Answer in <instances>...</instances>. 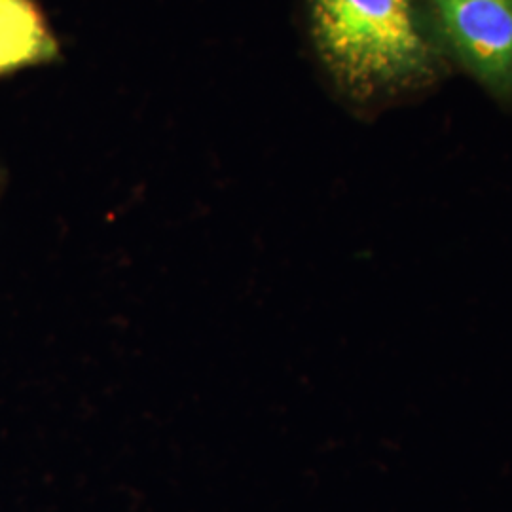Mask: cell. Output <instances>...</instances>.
<instances>
[{"instance_id": "obj_1", "label": "cell", "mask_w": 512, "mask_h": 512, "mask_svg": "<svg viewBox=\"0 0 512 512\" xmlns=\"http://www.w3.org/2000/svg\"><path fill=\"white\" fill-rule=\"evenodd\" d=\"M304 18L321 73L355 114L416 99L452 71L418 0H304Z\"/></svg>"}, {"instance_id": "obj_2", "label": "cell", "mask_w": 512, "mask_h": 512, "mask_svg": "<svg viewBox=\"0 0 512 512\" xmlns=\"http://www.w3.org/2000/svg\"><path fill=\"white\" fill-rule=\"evenodd\" d=\"M452 67L512 105V0H418Z\"/></svg>"}, {"instance_id": "obj_3", "label": "cell", "mask_w": 512, "mask_h": 512, "mask_svg": "<svg viewBox=\"0 0 512 512\" xmlns=\"http://www.w3.org/2000/svg\"><path fill=\"white\" fill-rule=\"evenodd\" d=\"M59 57V40L37 0H0V76Z\"/></svg>"}]
</instances>
